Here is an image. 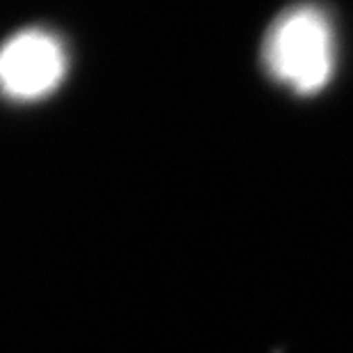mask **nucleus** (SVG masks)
I'll return each mask as SVG.
<instances>
[{
    "instance_id": "nucleus-2",
    "label": "nucleus",
    "mask_w": 353,
    "mask_h": 353,
    "mask_svg": "<svg viewBox=\"0 0 353 353\" xmlns=\"http://www.w3.org/2000/svg\"><path fill=\"white\" fill-rule=\"evenodd\" d=\"M69 55L46 28H26L0 44V94L12 101H39L62 85Z\"/></svg>"
},
{
    "instance_id": "nucleus-1",
    "label": "nucleus",
    "mask_w": 353,
    "mask_h": 353,
    "mask_svg": "<svg viewBox=\"0 0 353 353\" xmlns=\"http://www.w3.org/2000/svg\"><path fill=\"white\" fill-rule=\"evenodd\" d=\"M262 60L268 76L301 97L321 92L335 72V32L316 5H294L278 14L264 34Z\"/></svg>"
}]
</instances>
